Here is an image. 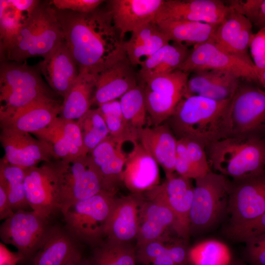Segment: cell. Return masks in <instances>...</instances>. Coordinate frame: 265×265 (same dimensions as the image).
<instances>
[{"instance_id": "52a82bcc", "label": "cell", "mask_w": 265, "mask_h": 265, "mask_svg": "<svg viewBox=\"0 0 265 265\" xmlns=\"http://www.w3.org/2000/svg\"><path fill=\"white\" fill-rule=\"evenodd\" d=\"M190 212V232L208 229L227 211L231 180L211 171L197 179Z\"/></svg>"}, {"instance_id": "f907efd6", "label": "cell", "mask_w": 265, "mask_h": 265, "mask_svg": "<svg viewBox=\"0 0 265 265\" xmlns=\"http://www.w3.org/2000/svg\"><path fill=\"white\" fill-rule=\"evenodd\" d=\"M22 259L18 253L17 255L13 254L1 250L0 252V265H16V264Z\"/></svg>"}, {"instance_id": "30bf717a", "label": "cell", "mask_w": 265, "mask_h": 265, "mask_svg": "<svg viewBox=\"0 0 265 265\" xmlns=\"http://www.w3.org/2000/svg\"><path fill=\"white\" fill-rule=\"evenodd\" d=\"M24 188L32 211L48 219L61 212L63 205L55 162L25 169Z\"/></svg>"}, {"instance_id": "d590c367", "label": "cell", "mask_w": 265, "mask_h": 265, "mask_svg": "<svg viewBox=\"0 0 265 265\" xmlns=\"http://www.w3.org/2000/svg\"><path fill=\"white\" fill-rule=\"evenodd\" d=\"M25 169L0 159V186L5 190L14 212L30 208L24 188Z\"/></svg>"}, {"instance_id": "d6986e66", "label": "cell", "mask_w": 265, "mask_h": 265, "mask_svg": "<svg viewBox=\"0 0 265 265\" xmlns=\"http://www.w3.org/2000/svg\"><path fill=\"white\" fill-rule=\"evenodd\" d=\"M230 7V11L210 41L227 53L255 66L249 52L254 33L253 25L246 17Z\"/></svg>"}, {"instance_id": "9a60e30c", "label": "cell", "mask_w": 265, "mask_h": 265, "mask_svg": "<svg viewBox=\"0 0 265 265\" xmlns=\"http://www.w3.org/2000/svg\"><path fill=\"white\" fill-rule=\"evenodd\" d=\"M0 141L4 151L1 159L24 169L53 159L49 146L31 133L1 127Z\"/></svg>"}, {"instance_id": "8fae6325", "label": "cell", "mask_w": 265, "mask_h": 265, "mask_svg": "<svg viewBox=\"0 0 265 265\" xmlns=\"http://www.w3.org/2000/svg\"><path fill=\"white\" fill-rule=\"evenodd\" d=\"M51 227L49 219L34 211L19 210L1 224L0 238L14 246L25 260L31 259Z\"/></svg>"}, {"instance_id": "60d3db41", "label": "cell", "mask_w": 265, "mask_h": 265, "mask_svg": "<svg viewBox=\"0 0 265 265\" xmlns=\"http://www.w3.org/2000/svg\"><path fill=\"white\" fill-rule=\"evenodd\" d=\"M191 265H229L231 254L228 247L216 240L200 242L188 250Z\"/></svg>"}, {"instance_id": "ab89813d", "label": "cell", "mask_w": 265, "mask_h": 265, "mask_svg": "<svg viewBox=\"0 0 265 265\" xmlns=\"http://www.w3.org/2000/svg\"><path fill=\"white\" fill-rule=\"evenodd\" d=\"M88 155L109 135L105 121L98 108L89 109L77 120Z\"/></svg>"}, {"instance_id": "ac0fdd59", "label": "cell", "mask_w": 265, "mask_h": 265, "mask_svg": "<svg viewBox=\"0 0 265 265\" xmlns=\"http://www.w3.org/2000/svg\"><path fill=\"white\" fill-rule=\"evenodd\" d=\"M230 9L219 0H164L155 22L186 20L219 25Z\"/></svg>"}, {"instance_id": "11a10c76", "label": "cell", "mask_w": 265, "mask_h": 265, "mask_svg": "<svg viewBox=\"0 0 265 265\" xmlns=\"http://www.w3.org/2000/svg\"><path fill=\"white\" fill-rule=\"evenodd\" d=\"M185 265H191L189 263L187 264H186Z\"/></svg>"}, {"instance_id": "5b68a950", "label": "cell", "mask_w": 265, "mask_h": 265, "mask_svg": "<svg viewBox=\"0 0 265 265\" xmlns=\"http://www.w3.org/2000/svg\"><path fill=\"white\" fill-rule=\"evenodd\" d=\"M39 69L26 62L3 61L0 67V120L8 119L33 102L52 96Z\"/></svg>"}, {"instance_id": "681fc988", "label": "cell", "mask_w": 265, "mask_h": 265, "mask_svg": "<svg viewBox=\"0 0 265 265\" xmlns=\"http://www.w3.org/2000/svg\"><path fill=\"white\" fill-rule=\"evenodd\" d=\"M10 4L18 10L31 13L40 2L37 0H9Z\"/></svg>"}, {"instance_id": "484cf974", "label": "cell", "mask_w": 265, "mask_h": 265, "mask_svg": "<svg viewBox=\"0 0 265 265\" xmlns=\"http://www.w3.org/2000/svg\"><path fill=\"white\" fill-rule=\"evenodd\" d=\"M164 0H112L109 1L114 26L123 41L126 33L155 21Z\"/></svg>"}, {"instance_id": "8d00e7d4", "label": "cell", "mask_w": 265, "mask_h": 265, "mask_svg": "<svg viewBox=\"0 0 265 265\" xmlns=\"http://www.w3.org/2000/svg\"><path fill=\"white\" fill-rule=\"evenodd\" d=\"M102 114L110 135L118 143L123 145L127 141L132 143L138 141V134L135 133L125 119L120 101H111L103 104L98 107Z\"/></svg>"}, {"instance_id": "ee69618b", "label": "cell", "mask_w": 265, "mask_h": 265, "mask_svg": "<svg viewBox=\"0 0 265 265\" xmlns=\"http://www.w3.org/2000/svg\"><path fill=\"white\" fill-rule=\"evenodd\" d=\"M227 232L231 238L244 242L254 237L265 234V213L252 221L229 227Z\"/></svg>"}, {"instance_id": "7dc6e473", "label": "cell", "mask_w": 265, "mask_h": 265, "mask_svg": "<svg viewBox=\"0 0 265 265\" xmlns=\"http://www.w3.org/2000/svg\"><path fill=\"white\" fill-rule=\"evenodd\" d=\"M245 243L251 261L255 265H265V234L254 237Z\"/></svg>"}, {"instance_id": "e0dca14e", "label": "cell", "mask_w": 265, "mask_h": 265, "mask_svg": "<svg viewBox=\"0 0 265 265\" xmlns=\"http://www.w3.org/2000/svg\"><path fill=\"white\" fill-rule=\"evenodd\" d=\"M50 148L56 160H67L88 155L77 121L58 116L47 127L32 133Z\"/></svg>"}, {"instance_id": "816d5d0a", "label": "cell", "mask_w": 265, "mask_h": 265, "mask_svg": "<svg viewBox=\"0 0 265 265\" xmlns=\"http://www.w3.org/2000/svg\"><path fill=\"white\" fill-rule=\"evenodd\" d=\"M252 25L259 29L265 28V0H261L258 11Z\"/></svg>"}, {"instance_id": "836d02e7", "label": "cell", "mask_w": 265, "mask_h": 265, "mask_svg": "<svg viewBox=\"0 0 265 265\" xmlns=\"http://www.w3.org/2000/svg\"><path fill=\"white\" fill-rule=\"evenodd\" d=\"M170 41L194 46L211 41L219 25L186 20L156 22Z\"/></svg>"}, {"instance_id": "7402d4cb", "label": "cell", "mask_w": 265, "mask_h": 265, "mask_svg": "<svg viewBox=\"0 0 265 265\" xmlns=\"http://www.w3.org/2000/svg\"><path fill=\"white\" fill-rule=\"evenodd\" d=\"M143 193L115 198L108 219L104 239L131 243L136 239L139 226V210L144 200Z\"/></svg>"}, {"instance_id": "2e32d148", "label": "cell", "mask_w": 265, "mask_h": 265, "mask_svg": "<svg viewBox=\"0 0 265 265\" xmlns=\"http://www.w3.org/2000/svg\"><path fill=\"white\" fill-rule=\"evenodd\" d=\"M139 214L136 245L157 239L173 226L174 213L164 196L154 187L143 193Z\"/></svg>"}, {"instance_id": "5bb4252c", "label": "cell", "mask_w": 265, "mask_h": 265, "mask_svg": "<svg viewBox=\"0 0 265 265\" xmlns=\"http://www.w3.org/2000/svg\"><path fill=\"white\" fill-rule=\"evenodd\" d=\"M178 70L189 74L204 70L224 71L258 84L255 66L227 53L210 41L194 46Z\"/></svg>"}, {"instance_id": "277c9868", "label": "cell", "mask_w": 265, "mask_h": 265, "mask_svg": "<svg viewBox=\"0 0 265 265\" xmlns=\"http://www.w3.org/2000/svg\"><path fill=\"white\" fill-rule=\"evenodd\" d=\"M63 40L51 2L41 1L28 17L3 55V61L18 63L49 54Z\"/></svg>"}, {"instance_id": "e575fe53", "label": "cell", "mask_w": 265, "mask_h": 265, "mask_svg": "<svg viewBox=\"0 0 265 265\" xmlns=\"http://www.w3.org/2000/svg\"><path fill=\"white\" fill-rule=\"evenodd\" d=\"M93 248L91 265H136L135 247L131 243L104 239Z\"/></svg>"}, {"instance_id": "d4e9b609", "label": "cell", "mask_w": 265, "mask_h": 265, "mask_svg": "<svg viewBox=\"0 0 265 265\" xmlns=\"http://www.w3.org/2000/svg\"><path fill=\"white\" fill-rule=\"evenodd\" d=\"M192 73L184 97L199 96L218 101L231 100L241 80L224 71L204 70Z\"/></svg>"}, {"instance_id": "f5cc1de1", "label": "cell", "mask_w": 265, "mask_h": 265, "mask_svg": "<svg viewBox=\"0 0 265 265\" xmlns=\"http://www.w3.org/2000/svg\"><path fill=\"white\" fill-rule=\"evenodd\" d=\"M65 265H91L90 259L84 258L82 254L73 258Z\"/></svg>"}, {"instance_id": "f6af8a7d", "label": "cell", "mask_w": 265, "mask_h": 265, "mask_svg": "<svg viewBox=\"0 0 265 265\" xmlns=\"http://www.w3.org/2000/svg\"><path fill=\"white\" fill-rule=\"evenodd\" d=\"M104 1L102 0H53L51 3L57 9L83 13L94 11Z\"/></svg>"}, {"instance_id": "6da1fadb", "label": "cell", "mask_w": 265, "mask_h": 265, "mask_svg": "<svg viewBox=\"0 0 265 265\" xmlns=\"http://www.w3.org/2000/svg\"><path fill=\"white\" fill-rule=\"evenodd\" d=\"M55 11L63 40L79 72L95 74L125 54L124 41L109 9L98 8L83 13L55 8Z\"/></svg>"}, {"instance_id": "4dcf8cb0", "label": "cell", "mask_w": 265, "mask_h": 265, "mask_svg": "<svg viewBox=\"0 0 265 265\" xmlns=\"http://www.w3.org/2000/svg\"><path fill=\"white\" fill-rule=\"evenodd\" d=\"M191 51L187 45L180 43H169L163 46L153 54L142 60L138 72L141 83L144 84L152 78L179 69Z\"/></svg>"}, {"instance_id": "83f0119b", "label": "cell", "mask_w": 265, "mask_h": 265, "mask_svg": "<svg viewBox=\"0 0 265 265\" xmlns=\"http://www.w3.org/2000/svg\"><path fill=\"white\" fill-rule=\"evenodd\" d=\"M61 104L52 96L37 100L18 109L1 127L33 133L49 126L59 116Z\"/></svg>"}, {"instance_id": "c3c4849f", "label": "cell", "mask_w": 265, "mask_h": 265, "mask_svg": "<svg viewBox=\"0 0 265 265\" xmlns=\"http://www.w3.org/2000/svg\"><path fill=\"white\" fill-rule=\"evenodd\" d=\"M14 213L5 189L0 186V219L5 220Z\"/></svg>"}, {"instance_id": "7bdbcfd3", "label": "cell", "mask_w": 265, "mask_h": 265, "mask_svg": "<svg viewBox=\"0 0 265 265\" xmlns=\"http://www.w3.org/2000/svg\"><path fill=\"white\" fill-rule=\"evenodd\" d=\"M167 235L135 247L136 262L151 265L153 261L166 250L169 243Z\"/></svg>"}, {"instance_id": "7c38bea8", "label": "cell", "mask_w": 265, "mask_h": 265, "mask_svg": "<svg viewBox=\"0 0 265 265\" xmlns=\"http://www.w3.org/2000/svg\"><path fill=\"white\" fill-rule=\"evenodd\" d=\"M230 226L252 221L265 213V171L231 180L228 206Z\"/></svg>"}, {"instance_id": "8992f818", "label": "cell", "mask_w": 265, "mask_h": 265, "mask_svg": "<svg viewBox=\"0 0 265 265\" xmlns=\"http://www.w3.org/2000/svg\"><path fill=\"white\" fill-rule=\"evenodd\" d=\"M116 192L102 190L90 198L64 208L61 212L65 229L79 242L93 248L98 245L104 239Z\"/></svg>"}, {"instance_id": "f546056e", "label": "cell", "mask_w": 265, "mask_h": 265, "mask_svg": "<svg viewBox=\"0 0 265 265\" xmlns=\"http://www.w3.org/2000/svg\"><path fill=\"white\" fill-rule=\"evenodd\" d=\"M78 243L65 229L51 226L31 258L32 265H65L81 254Z\"/></svg>"}, {"instance_id": "ba28073f", "label": "cell", "mask_w": 265, "mask_h": 265, "mask_svg": "<svg viewBox=\"0 0 265 265\" xmlns=\"http://www.w3.org/2000/svg\"><path fill=\"white\" fill-rule=\"evenodd\" d=\"M258 84L241 80L230 102V135L265 138V89Z\"/></svg>"}, {"instance_id": "bcb514c9", "label": "cell", "mask_w": 265, "mask_h": 265, "mask_svg": "<svg viewBox=\"0 0 265 265\" xmlns=\"http://www.w3.org/2000/svg\"><path fill=\"white\" fill-rule=\"evenodd\" d=\"M249 52L255 67L265 68V28L254 33L249 47Z\"/></svg>"}, {"instance_id": "74e56055", "label": "cell", "mask_w": 265, "mask_h": 265, "mask_svg": "<svg viewBox=\"0 0 265 265\" xmlns=\"http://www.w3.org/2000/svg\"><path fill=\"white\" fill-rule=\"evenodd\" d=\"M31 13L18 10L9 0H0V57L17 37Z\"/></svg>"}, {"instance_id": "603a6c76", "label": "cell", "mask_w": 265, "mask_h": 265, "mask_svg": "<svg viewBox=\"0 0 265 265\" xmlns=\"http://www.w3.org/2000/svg\"><path fill=\"white\" fill-rule=\"evenodd\" d=\"M37 66L51 88L63 98L79 75L77 63L64 40Z\"/></svg>"}, {"instance_id": "3957f363", "label": "cell", "mask_w": 265, "mask_h": 265, "mask_svg": "<svg viewBox=\"0 0 265 265\" xmlns=\"http://www.w3.org/2000/svg\"><path fill=\"white\" fill-rule=\"evenodd\" d=\"M212 171L232 180L265 171V138L228 136L205 147Z\"/></svg>"}, {"instance_id": "4fadbf2b", "label": "cell", "mask_w": 265, "mask_h": 265, "mask_svg": "<svg viewBox=\"0 0 265 265\" xmlns=\"http://www.w3.org/2000/svg\"><path fill=\"white\" fill-rule=\"evenodd\" d=\"M188 77L189 73L178 69L144 83L146 106L150 114L161 120L171 117L185 96Z\"/></svg>"}, {"instance_id": "44dd1931", "label": "cell", "mask_w": 265, "mask_h": 265, "mask_svg": "<svg viewBox=\"0 0 265 265\" xmlns=\"http://www.w3.org/2000/svg\"><path fill=\"white\" fill-rule=\"evenodd\" d=\"M155 187L164 196L174 213L172 229L179 238L186 240L190 233V212L194 189L191 179L174 174L166 177V180Z\"/></svg>"}, {"instance_id": "4316f807", "label": "cell", "mask_w": 265, "mask_h": 265, "mask_svg": "<svg viewBox=\"0 0 265 265\" xmlns=\"http://www.w3.org/2000/svg\"><path fill=\"white\" fill-rule=\"evenodd\" d=\"M138 141L162 168L166 177L175 174L177 139L167 123L141 129Z\"/></svg>"}, {"instance_id": "7a4b0ae2", "label": "cell", "mask_w": 265, "mask_h": 265, "mask_svg": "<svg viewBox=\"0 0 265 265\" xmlns=\"http://www.w3.org/2000/svg\"><path fill=\"white\" fill-rule=\"evenodd\" d=\"M231 101H218L199 96L186 97L165 122L177 139L191 140L205 148L230 135Z\"/></svg>"}, {"instance_id": "cb8c5ba5", "label": "cell", "mask_w": 265, "mask_h": 265, "mask_svg": "<svg viewBox=\"0 0 265 265\" xmlns=\"http://www.w3.org/2000/svg\"><path fill=\"white\" fill-rule=\"evenodd\" d=\"M127 156L122 182L132 193H143L160 184L159 164L139 141Z\"/></svg>"}, {"instance_id": "b9f144b4", "label": "cell", "mask_w": 265, "mask_h": 265, "mask_svg": "<svg viewBox=\"0 0 265 265\" xmlns=\"http://www.w3.org/2000/svg\"><path fill=\"white\" fill-rule=\"evenodd\" d=\"M176 155L186 157L201 178L211 171L205 148L196 141L186 139H177Z\"/></svg>"}, {"instance_id": "9c48e42d", "label": "cell", "mask_w": 265, "mask_h": 265, "mask_svg": "<svg viewBox=\"0 0 265 265\" xmlns=\"http://www.w3.org/2000/svg\"><path fill=\"white\" fill-rule=\"evenodd\" d=\"M55 164L62 210L72 203L87 199L104 190L102 180L89 155L70 160H56Z\"/></svg>"}, {"instance_id": "f35d334b", "label": "cell", "mask_w": 265, "mask_h": 265, "mask_svg": "<svg viewBox=\"0 0 265 265\" xmlns=\"http://www.w3.org/2000/svg\"><path fill=\"white\" fill-rule=\"evenodd\" d=\"M123 115L132 130L138 132L148 123L144 85L140 83L124 94L120 100Z\"/></svg>"}, {"instance_id": "1f68e13d", "label": "cell", "mask_w": 265, "mask_h": 265, "mask_svg": "<svg viewBox=\"0 0 265 265\" xmlns=\"http://www.w3.org/2000/svg\"><path fill=\"white\" fill-rule=\"evenodd\" d=\"M170 41L155 21L147 23L132 32L124 43L126 54L132 66L140 65L143 56H150Z\"/></svg>"}, {"instance_id": "d6a6232c", "label": "cell", "mask_w": 265, "mask_h": 265, "mask_svg": "<svg viewBox=\"0 0 265 265\" xmlns=\"http://www.w3.org/2000/svg\"><path fill=\"white\" fill-rule=\"evenodd\" d=\"M95 87L94 74L79 72L77 80L63 98L59 116L66 120L79 119L93 105Z\"/></svg>"}, {"instance_id": "db71d44e", "label": "cell", "mask_w": 265, "mask_h": 265, "mask_svg": "<svg viewBox=\"0 0 265 265\" xmlns=\"http://www.w3.org/2000/svg\"><path fill=\"white\" fill-rule=\"evenodd\" d=\"M258 84L265 89V68L258 69L255 68Z\"/></svg>"}, {"instance_id": "f1b7e54d", "label": "cell", "mask_w": 265, "mask_h": 265, "mask_svg": "<svg viewBox=\"0 0 265 265\" xmlns=\"http://www.w3.org/2000/svg\"><path fill=\"white\" fill-rule=\"evenodd\" d=\"M122 145L109 135L89 154L91 162L99 173L104 189L116 192L122 182V175L127 159Z\"/></svg>"}, {"instance_id": "ffe728a7", "label": "cell", "mask_w": 265, "mask_h": 265, "mask_svg": "<svg viewBox=\"0 0 265 265\" xmlns=\"http://www.w3.org/2000/svg\"><path fill=\"white\" fill-rule=\"evenodd\" d=\"M126 53L118 59L94 74L96 87L93 105L98 106L121 98L136 87V77Z\"/></svg>"}]
</instances>
